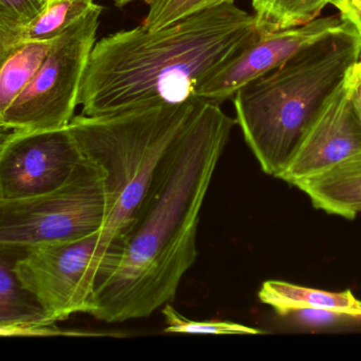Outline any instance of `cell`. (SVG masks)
<instances>
[{
  "label": "cell",
  "mask_w": 361,
  "mask_h": 361,
  "mask_svg": "<svg viewBox=\"0 0 361 361\" xmlns=\"http://www.w3.org/2000/svg\"><path fill=\"white\" fill-rule=\"evenodd\" d=\"M286 317H290L293 322L300 326L307 327L310 329H326L361 322L360 318L350 314L312 308L295 310L287 314Z\"/></svg>",
  "instance_id": "cell-19"
},
{
  "label": "cell",
  "mask_w": 361,
  "mask_h": 361,
  "mask_svg": "<svg viewBox=\"0 0 361 361\" xmlns=\"http://www.w3.org/2000/svg\"><path fill=\"white\" fill-rule=\"evenodd\" d=\"M43 8V0H0V31L11 30L27 24Z\"/></svg>",
  "instance_id": "cell-20"
},
{
  "label": "cell",
  "mask_w": 361,
  "mask_h": 361,
  "mask_svg": "<svg viewBox=\"0 0 361 361\" xmlns=\"http://www.w3.org/2000/svg\"><path fill=\"white\" fill-rule=\"evenodd\" d=\"M94 5V0H51L30 22L0 31V56L29 42L54 41Z\"/></svg>",
  "instance_id": "cell-14"
},
{
  "label": "cell",
  "mask_w": 361,
  "mask_h": 361,
  "mask_svg": "<svg viewBox=\"0 0 361 361\" xmlns=\"http://www.w3.org/2000/svg\"><path fill=\"white\" fill-rule=\"evenodd\" d=\"M361 153V116L344 83L306 133L279 178L295 185Z\"/></svg>",
  "instance_id": "cell-10"
},
{
  "label": "cell",
  "mask_w": 361,
  "mask_h": 361,
  "mask_svg": "<svg viewBox=\"0 0 361 361\" xmlns=\"http://www.w3.org/2000/svg\"><path fill=\"white\" fill-rule=\"evenodd\" d=\"M263 35L312 22L329 5L327 0H251Z\"/></svg>",
  "instance_id": "cell-16"
},
{
  "label": "cell",
  "mask_w": 361,
  "mask_h": 361,
  "mask_svg": "<svg viewBox=\"0 0 361 361\" xmlns=\"http://www.w3.org/2000/svg\"><path fill=\"white\" fill-rule=\"evenodd\" d=\"M341 14L319 16L300 26L262 35L207 81L197 99L221 104L249 82L274 71L323 37L350 26Z\"/></svg>",
  "instance_id": "cell-9"
},
{
  "label": "cell",
  "mask_w": 361,
  "mask_h": 361,
  "mask_svg": "<svg viewBox=\"0 0 361 361\" xmlns=\"http://www.w3.org/2000/svg\"><path fill=\"white\" fill-rule=\"evenodd\" d=\"M343 1L344 0H327L329 5H331L333 7H335L338 11L341 9L342 5H343Z\"/></svg>",
  "instance_id": "cell-24"
},
{
  "label": "cell",
  "mask_w": 361,
  "mask_h": 361,
  "mask_svg": "<svg viewBox=\"0 0 361 361\" xmlns=\"http://www.w3.org/2000/svg\"><path fill=\"white\" fill-rule=\"evenodd\" d=\"M263 33L235 4L158 31L142 26L97 42L80 94L82 114L104 116L198 100L200 88Z\"/></svg>",
  "instance_id": "cell-2"
},
{
  "label": "cell",
  "mask_w": 361,
  "mask_h": 361,
  "mask_svg": "<svg viewBox=\"0 0 361 361\" xmlns=\"http://www.w3.org/2000/svg\"><path fill=\"white\" fill-rule=\"evenodd\" d=\"M166 322L164 333L194 334V335H261L262 329L230 321H195L183 316L169 303L162 307Z\"/></svg>",
  "instance_id": "cell-18"
},
{
  "label": "cell",
  "mask_w": 361,
  "mask_h": 361,
  "mask_svg": "<svg viewBox=\"0 0 361 361\" xmlns=\"http://www.w3.org/2000/svg\"><path fill=\"white\" fill-rule=\"evenodd\" d=\"M103 7L92 9L54 41L39 73L0 115L1 132L56 130L75 118Z\"/></svg>",
  "instance_id": "cell-6"
},
{
  "label": "cell",
  "mask_w": 361,
  "mask_h": 361,
  "mask_svg": "<svg viewBox=\"0 0 361 361\" xmlns=\"http://www.w3.org/2000/svg\"><path fill=\"white\" fill-rule=\"evenodd\" d=\"M198 100L111 115L81 114L69 124L83 157L105 175L109 216L101 236L107 246L120 244L132 227L158 166Z\"/></svg>",
  "instance_id": "cell-4"
},
{
  "label": "cell",
  "mask_w": 361,
  "mask_h": 361,
  "mask_svg": "<svg viewBox=\"0 0 361 361\" xmlns=\"http://www.w3.org/2000/svg\"><path fill=\"white\" fill-rule=\"evenodd\" d=\"M83 159L71 128L1 132L0 200L43 195L64 185Z\"/></svg>",
  "instance_id": "cell-8"
},
{
  "label": "cell",
  "mask_w": 361,
  "mask_h": 361,
  "mask_svg": "<svg viewBox=\"0 0 361 361\" xmlns=\"http://www.w3.org/2000/svg\"><path fill=\"white\" fill-rule=\"evenodd\" d=\"M149 12L141 26L147 31H158L179 20L235 0H145Z\"/></svg>",
  "instance_id": "cell-17"
},
{
  "label": "cell",
  "mask_w": 361,
  "mask_h": 361,
  "mask_svg": "<svg viewBox=\"0 0 361 361\" xmlns=\"http://www.w3.org/2000/svg\"><path fill=\"white\" fill-rule=\"evenodd\" d=\"M262 303L271 306L280 316L298 310H331L361 319V300L352 291L321 290L308 288L285 281H266L259 291Z\"/></svg>",
  "instance_id": "cell-13"
},
{
  "label": "cell",
  "mask_w": 361,
  "mask_h": 361,
  "mask_svg": "<svg viewBox=\"0 0 361 361\" xmlns=\"http://www.w3.org/2000/svg\"><path fill=\"white\" fill-rule=\"evenodd\" d=\"M111 1H113L114 5H115L116 7L121 9V8H124L126 6L134 3V1H136V0H111Z\"/></svg>",
  "instance_id": "cell-23"
},
{
  "label": "cell",
  "mask_w": 361,
  "mask_h": 361,
  "mask_svg": "<svg viewBox=\"0 0 361 361\" xmlns=\"http://www.w3.org/2000/svg\"><path fill=\"white\" fill-rule=\"evenodd\" d=\"M338 12L361 35V0H344L341 9Z\"/></svg>",
  "instance_id": "cell-22"
},
{
  "label": "cell",
  "mask_w": 361,
  "mask_h": 361,
  "mask_svg": "<svg viewBox=\"0 0 361 361\" xmlns=\"http://www.w3.org/2000/svg\"><path fill=\"white\" fill-rule=\"evenodd\" d=\"M344 85L361 116V56L348 71Z\"/></svg>",
  "instance_id": "cell-21"
},
{
  "label": "cell",
  "mask_w": 361,
  "mask_h": 361,
  "mask_svg": "<svg viewBox=\"0 0 361 361\" xmlns=\"http://www.w3.org/2000/svg\"><path fill=\"white\" fill-rule=\"evenodd\" d=\"M235 124L219 103L198 100L99 278L90 314L121 323L147 318L174 301L197 259L200 211Z\"/></svg>",
  "instance_id": "cell-1"
},
{
  "label": "cell",
  "mask_w": 361,
  "mask_h": 361,
  "mask_svg": "<svg viewBox=\"0 0 361 361\" xmlns=\"http://www.w3.org/2000/svg\"><path fill=\"white\" fill-rule=\"evenodd\" d=\"M54 41L29 42L0 56V115L31 83L51 51Z\"/></svg>",
  "instance_id": "cell-15"
},
{
  "label": "cell",
  "mask_w": 361,
  "mask_h": 361,
  "mask_svg": "<svg viewBox=\"0 0 361 361\" xmlns=\"http://www.w3.org/2000/svg\"><path fill=\"white\" fill-rule=\"evenodd\" d=\"M109 216L105 175L83 157L58 189L18 200H0V248L18 253L39 245L81 240L102 231Z\"/></svg>",
  "instance_id": "cell-5"
},
{
  "label": "cell",
  "mask_w": 361,
  "mask_h": 361,
  "mask_svg": "<svg viewBox=\"0 0 361 361\" xmlns=\"http://www.w3.org/2000/svg\"><path fill=\"white\" fill-rule=\"evenodd\" d=\"M318 210L354 219L361 213V153L295 183Z\"/></svg>",
  "instance_id": "cell-11"
},
{
  "label": "cell",
  "mask_w": 361,
  "mask_h": 361,
  "mask_svg": "<svg viewBox=\"0 0 361 361\" xmlns=\"http://www.w3.org/2000/svg\"><path fill=\"white\" fill-rule=\"evenodd\" d=\"M360 56L361 35L350 25L236 92V124L265 174L282 175Z\"/></svg>",
  "instance_id": "cell-3"
},
{
  "label": "cell",
  "mask_w": 361,
  "mask_h": 361,
  "mask_svg": "<svg viewBox=\"0 0 361 361\" xmlns=\"http://www.w3.org/2000/svg\"><path fill=\"white\" fill-rule=\"evenodd\" d=\"M101 231L81 240L39 245L16 253L12 269L37 300L50 323L92 310L99 276L115 248Z\"/></svg>",
  "instance_id": "cell-7"
},
{
  "label": "cell",
  "mask_w": 361,
  "mask_h": 361,
  "mask_svg": "<svg viewBox=\"0 0 361 361\" xmlns=\"http://www.w3.org/2000/svg\"><path fill=\"white\" fill-rule=\"evenodd\" d=\"M11 255L1 251L0 266V329L1 336L47 335L54 324L43 308L18 282Z\"/></svg>",
  "instance_id": "cell-12"
}]
</instances>
